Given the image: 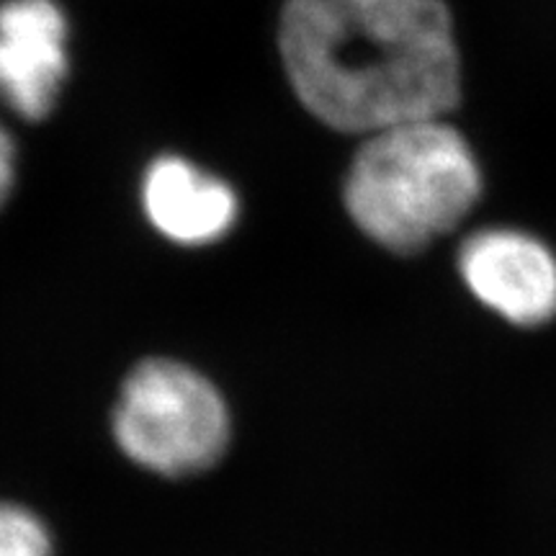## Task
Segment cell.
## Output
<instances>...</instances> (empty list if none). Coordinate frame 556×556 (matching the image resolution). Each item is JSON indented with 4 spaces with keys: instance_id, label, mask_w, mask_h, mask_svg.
I'll use <instances>...</instances> for the list:
<instances>
[{
    "instance_id": "7",
    "label": "cell",
    "mask_w": 556,
    "mask_h": 556,
    "mask_svg": "<svg viewBox=\"0 0 556 556\" xmlns=\"http://www.w3.org/2000/svg\"><path fill=\"white\" fill-rule=\"evenodd\" d=\"M0 556H52L50 531L26 507L0 503Z\"/></svg>"
},
{
    "instance_id": "1",
    "label": "cell",
    "mask_w": 556,
    "mask_h": 556,
    "mask_svg": "<svg viewBox=\"0 0 556 556\" xmlns=\"http://www.w3.org/2000/svg\"><path fill=\"white\" fill-rule=\"evenodd\" d=\"M278 54L299 103L345 135L438 119L462 93L441 0H287Z\"/></svg>"
},
{
    "instance_id": "4",
    "label": "cell",
    "mask_w": 556,
    "mask_h": 556,
    "mask_svg": "<svg viewBox=\"0 0 556 556\" xmlns=\"http://www.w3.org/2000/svg\"><path fill=\"white\" fill-rule=\"evenodd\" d=\"M458 278L471 296L513 328L556 319V253L518 227H484L462 242Z\"/></svg>"
},
{
    "instance_id": "3",
    "label": "cell",
    "mask_w": 556,
    "mask_h": 556,
    "mask_svg": "<svg viewBox=\"0 0 556 556\" xmlns=\"http://www.w3.org/2000/svg\"><path fill=\"white\" fill-rule=\"evenodd\" d=\"M111 428L137 467L160 477H191L227 451L229 409L197 368L150 358L124 381Z\"/></svg>"
},
{
    "instance_id": "2",
    "label": "cell",
    "mask_w": 556,
    "mask_h": 556,
    "mask_svg": "<svg viewBox=\"0 0 556 556\" xmlns=\"http://www.w3.org/2000/svg\"><path fill=\"white\" fill-rule=\"evenodd\" d=\"M482 189L467 137L438 116L366 135L348 168L343 204L368 240L413 255L454 232Z\"/></svg>"
},
{
    "instance_id": "8",
    "label": "cell",
    "mask_w": 556,
    "mask_h": 556,
    "mask_svg": "<svg viewBox=\"0 0 556 556\" xmlns=\"http://www.w3.org/2000/svg\"><path fill=\"white\" fill-rule=\"evenodd\" d=\"M13 186H16V142L5 124L0 122V208L9 201Z\"/></svg>"
},
{
    "instance_id": "5",
    "label": "cell",
    "mask_w": 556,
    "mask_h": 556,
    "mask_svg": "<svg viewBox=\"0 0 556 556\" xmlns=\"http://www.w3.org/2000/svg\"><path fill=\"white\" fill-rule=\"evenodd\" d=\"M70 73V21L58 0H0V103L45 122Z\"/></svg>"
},
{
    "instance_id": "6",
    "label": "cell",
    "mask_w": 556,
    "mask_h": 556,
    "mask_svg": "<svg viewBox=\"0 0 556 556\" xmlns=\"http://www.w3.org/2000/svg\"><path fill=\"white\" fill-rule=\"evenodd\" d=\"M139 197L152 229L186 248L225 240L240 217V199L232 186L180 155L152 160Z\"/></svg>"
}]
</instances>
